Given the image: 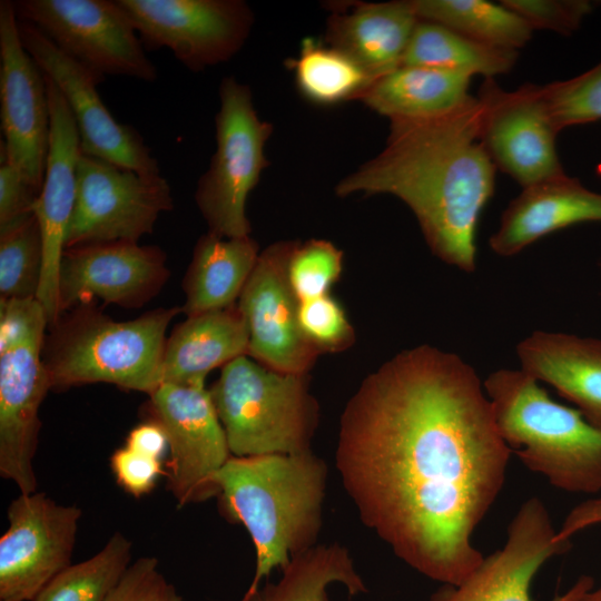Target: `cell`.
Segmentation results:
<instances>
[{
	"label": "cell",
	"instance_id": "cell-17",
	"mask_svg": "<svg viewBox=\"0 0 601 601\" xmlns=\"http://www.w3.org/2000/svg\"><path fill=\"white\" fill-rule=\"evenodd\" d=\"M169 274L158 246L112 242L67 248L58 277L59 316L95 298L141 307L161 290Z\"/></svg>",
	"mask_w": 601,
	"mask_h": 601
},
{
	"label": "cell",
	"instance_id": "cell-27",
	"mask_svg": "<svg viewBox=\"0 0 601 601\" xmlns=\"http://www.w3.org/2000/svg\"><path fill=\"white\" fill-rule=\"evenodd\" d=\"M518 51L490 46L436 22L417 21L402 66H416L485 79L509 72Z\"/></svg>",
	"mask_w": 601,
	"mask_h": 601
},
{
	"label": "cell",
	"instance_id": "cell-1",
	"mask_svg": "<svg viewBox=\"0 0 601 601\" xmlns=\"http://www.w3.org/2000/svg\"><path fill=\"white\" fill-rule=\"evenodd\" d=\"M511 453L475 370L423 344L364 378L341 416L335 463L364 525L412 569L456 585L484 559L472 536Z\"/></svg>",
	"mask_w": 601,
	"mask_h": 601
},
{
	"label": "cell",
	"instance_id": "cell-14",
	"mask_svg": "<svg viewBox=\"0 0 601 601\" xmlns=\"http://www.w3.org/2000/svg\"><path fill=\"white\" fill-rule=\"evenodd\" d=\"M1 161L41 191L50 142L46 75L24 49L10 0L0 1Z\"/></svg>",
	"mask_w": 601,
	"mask_h": 601
},
{
	"label": "cell",
	"instance_id": "cell-36",
	"mask_svg": "<svg viewBox=\"0 0 601 601\" xmlns=\"http://www.w3.org/2000/svg\"><path fill=\"white\" fill-rule=\"evenodd\" d=\"M512 11L523 18L530 27L571 35L583 19L592 12L594 2L589 0H503Z\"/></svg>",
	"mask_w": 601,
	"mask_h": 601
},
{
	"label": "cell",
	"instance_id": "cell-3",
	"mask_svg": "<svg viewBox=\"0 0 601 601\" xmlns=\"http://www.w3.org/2000/svg\"><path fill=\"white\" fill-rule=\"evenodd\" d=\"M328 470L312 451L300 454L231 455L216 473L219 504L228 520L249 533L256 565L242 600L263 579L284 570L317 543Z\"/></svg>",
	"mask_w": 601,
	"mask_h": 601
},
{
	"label": "cell",
	"instance_id": "cell-8",
	"mask_svg": "<svg viewBox=\"0 0 601 601\" xmlns=\"http://www.w3.org/2000/svg\"><path fill=\"white\" fill-rule=\"evenodd\" d=\"M17 18L32 23L61 52L101 81L124 76L155 81L157 67L117 0H17Z\"/></svg>",
	"mask_w": 601,
	"mask_h": 601
},
{
	"label": "cell",
	"instance_id": "cell-26",
	"mask_svg": "<svg viewBox=\"0 0 601 601\" xmlns=\"http://www.w3.org/2000/svg\"><path fill=\"white\" fill-rule=\"evenodd\" d=\"M471 78L439 69L401 66L376 79L357 100L390 120H427L463 106Z\"/></svg>",
	"mask_w": 601,
	"mask_h": 601
},
{
	"label": "cell",
	"instance_id": "cell-35",
	"mask_svg": "<svg viewBox=\"0 0 601 601\" xmlns=\"http://www.w3.org/2000/svg\"><path fill=\"white\" fill-rule=\"evenodd\" d=\"M297 316L303 335L319 354L338 353L354 343V328L329 294L299 302Z\"/></svg>",
	"mask_w": 601,
	"mask_h": 601
},
{
	"label": "cell",
	"instance_id": "cell-40",
	"mask_svg": "<svg viewBox=\"0 0 601 601\" xmlns=\"http://www.w3.org/2000/svg\"><path fill=\"white\" fill-rule=\"evenodd\" d=\"M40 190L8 162H0V225L33 213Z\"/></svg>",
	"mask_w": 601,
	"mask_h": 601
},
{
	"label": "cell",
	"instance_id": "cell-32",
	"mask_svg": "<svg viewBox=\"0 0 601 601\" xmlns=\"http://www.w3.org/2000/svg\"><path fill=\"white\" fill-rule=\"evenodd\" d=\"M43 243L35 213L0 225V299L37 298Z\"/></svg>",
	"mask_w": 601,
	"mask_h": 601
},
{
	"label": "cell",
	"instance_id": "cell-30",
	"mask_svg": "<svg viewBox=\"0 0 601 601\" xmlns=\"http://www.w3.org/2000/svg\"><path fill=\"white\" fill-rule=\"evenodd\" d=\"M286 65L302 96L317 105L357 100L375 81L348 55L311 37L302 41L298 56Z\"/></svg>",
	"mask_w": 601,
	"mask_h": 601
},
{
	"label": "cell",
	"instance_id": "cell-25",
	"mask_svg": "<svg viewBox=\"0 0 601 601\" xmlns=\"http://www.w3.org/2000/svg\"><path fill=\"white\" fill-rule=\"evenodd\" d=\"M250 236L224 238L213 233L200 236L183 280L186 316L233 306L259 256Z\"/></svg>",
	"mask_w": 601,
	"mask_h": 601
},
{
	"label": "cell",
	"instance_id": "cell-37",
	"mask_svg": "<svg viewBox=\"0 0 601 601\" xmlns=\"http://www.w3.org/2000/svg\"><path fill=\"white\" fill-rule=\"evenodd\" d=\"M106 601H185L154 556L132 562Z\"/></svg>",
	"mask_w": 601,
	"mask_h": 601
},
{
	"label": "cell",
	"instance_id": "cell-20",
	"mask_svg": "<svg viewBox=\"0 0 601 601\" xmlns=\"http://www.w3.org/2000/svg\"><path fill=\"white\" fill-rule=\"evenodd\" d=\"M45 332L0 352V474L20 493H33V457L41 427L40 405L51 390L42 362Z\"/></svg>",
	"mask_w": 601,
	"mask_h": 601
},
{
	"label": "cell",
	"instance_id": "cell-39",
	"mask_svg": "<svg viewBox=\"0 0 601 601\" xmlns=\"http://www.w3.org/2000/svg\"><path fill=\"white\" fill-rule=\"evenodd\" d=\"M110 466L118 484L136 497L150 492L162 473L161 460L132 451L127 446L114 452Z\"/></svg>",
	"mask_w": 601,
	"mask_h": 601
},
{
	"label": "cell",
	"instance_id": "cell-15",
	"mask_svg": "<svg viewBox=\"0 0 601 601\" xmlns=\"http://www.w3.org/2000/svg\"><path fill=\"white\" fill-rule=\"evenodd\" d=\"M21 42L62 93L78 128L81 154L142 175H160L141 135L119 122L97 90L102 81L61 52L38 28L18 19Z\"/></svg>",
	"mask_w": 601,
	"mask_h": 601
},
{
	"label": "cell",
	"instance_id": "cell-22",
	"mask_svg": "<svg viewBox=\"0 0 601 601\" xmlns=\"http://www.w3.org/2000/svg\"><path fill=\"white\" fill-rule=\"evenodd\" d=\"M521 370L551 385L601 431V339L535 331L516 345Z\"/></svg>",
	"mask_w": 601,
	"mask_h": 601
},
{
	"label": "cell",
	"instance_id": "cell-6",
	"mask_svg": "<svg viewBox=\"0 0 601 601\" xmlns=\"http://www.w3.org/2000/svg\"><path fill=\"white\" fill-rule=\"evenodd\" d=\"M209 392L231 455L312 451L319 407L308 374L282 373L243 355L221 367Z\"/></svg>",
	"mask_w": 601,
	"mask_h": 601
},
{
	"label": "cell",
	"instance_id": "cell-18",
	"mask_svg": "<svg viewBox=\"0 0 601 601\" xmlns=\"http://www.w3.org/2000/svg\"><path fill=\"white\" fill-rule=\"evenodd\" d=\"M569 549L570 540L559 536L543 501L532 496L512 518L503 546L484 556L461 583L443 584L431 601H534V577L549 559ZM551 601H561V595Z\"/></svg>",
	"mask_w": 601,
	"mask_h": 601
},
{
	"label": "cell",
	"instance_id": "cell-11",
	"mask_svg": "<svg viewBox=\"0 0 601 601\" xmlns=\"http://www.w3.org/2000/svg\"><path fill=\"white\" fill-rule=\"evenodd\" d=\"M477 99L480 141L496 169L522 188L564 174L555 145L561 130L542 85L510 91L484 79Z\"/></svg>",
	"mask_w": 601,
	"mask_h": 601
},
{
	"label": "cell",
	"instance_id": "cell-19",
	"mask_svg": "<svg viewBox=\"0 0 601 601\" xmlns=\"http://www.w3.org/2000/svg\"><path fill=\"white\" fill-rule=\"evenodd\" d=\"M50 109V142L45 179L33 207L43 243V265L37 299L48 326L59 318L58 277L77 195L80 137L73 116L57 86L46 76Z\"/></svg>",
	"mask_w": 601,
	"mask_h": 601
},
{
	"label": "cell",
	"instance_id": "cell-33",
	"mask_svg": "<svg viewBox=\"0 0 601 601\" xmlns=\"http://www.w3.org/2000/svg\"><path fill=\"white\" fill-rule=\"evenodd\" d=\"M343 270V252L326 239L298 242L287 265L290 287L298 302L327 295Z\"/></svg>",
	"mask_w": 601,
	"mask_h": 601
},
{
	"label": "cell",
	"instance_id": "cell-24",
	"mask_svg": "<svg viewBox=\"0 0 601 601\" xmlns=\"http://www.w3.org/2000/svg\"><path fill=\"white\" fill-rule=\"evenodd\" d=\"M249 334L237 304L187 316L167 337L162 383H205L207 374L247 355Z\"/></svg>",
	"mask_w": 601,
	"mask_h": 601
},
{
	"label": "cell",
	"instance_id": "cell-34",
	"mask_svg": "<svg viewBox=\"0 0 601 601\" xmlns=\"http://www.w3.org/2000/svg\"><path fill=\"white\" fill-rule=\"evenodd\" d=\"M542 88L560 130L601 120V61L579 76Z\"/></svg>",
	"mask_w": 601,
	"mask_h": 601
},
{
	"label": "cell",
	"instance_id": "cell-38",
	"mask_svg": "<svg viewBox=\"0 0 601 601\" xmlns=\"http://www.w3.org/2000/svg\"><path fill=\"white\" fill-rule=\"evenodd\" d=\"M46 327L47 315L36 297L0 299V352Z\"/></svg>",
	"mask_w": 601,
	"mask_h": 601
},
{
	"label": "cell",
	"instance_id": "cell-10",
	"mask_svg": "<svg viewBox=\"0 0 601 601\" xmlns=\"http://www.w3.org/2000/svg\"><path fill=\"white\" fill-rule=\"evenodd\" d=\"M146 50L167 48L199 72L234 57L246 42L254 13L242 0H117Z\"/></svg>",
	"mask_w": 601,
	"mask_h": 601
},
{
	"label": "cell",
	"instance_id": "cell-23",
	"mask_svg": "<svg viewBox=\"0 0 601 601\" xmlns=\"http://www.w3.org/2000/svg\"><path fill=\"white\" fill-rule=\"evenodd\" d=\"M417 21L413 0L354 2L334 8L325 42L348 55L376 80L402 66Z\"/></svg>",
	"mask_w": 601,
	"mask_h": 601
},
{
	"label": "cell",
	"instance_id": "cell-21",
	"mask_svg": "<svg viewBox=\"0 0 601 601\" xmlns=\"http://www.w3.org/2000/svg\"><path fill=\"white\" fill-rule=\"evenodd\" d=\"M585 221H601V194L564 173L524 187L504 209L489 245L496 255L511 257L551 233Z\"/></svg>",
	"mask_w": 601,
	"mask_h": 601
},
{
	"label": "cell",
	"instance_id": "cell-4",
	"mask_svg": "<svg viewBox=\"0 0 601 601\" xmlns=\"http://www.w3.org/2000/svg\"><path fill=\"white\" fill-rule=\"evenodd\" d=\"M483 386L502 440L529 470L562 491H601V431L578 408L553 401L521 368L494 371Z\"/></svg>",
	"mask_w": 601,
	"mask_h": 601
},
{
	"label": "cell",
	"instance_id": "cell-2",
	"mask_svg": "<svg viewBox=\"0 0 601 601\" xmlns=\"http://www.w3.org/2000/svg\"><path fill=\"white\" fill-rule=\"evenodd\" d=\"M481 106L471 97L443 117L391 120L384 149L342 179L336 195L387 194L405 203L445 264L476 266L475 231L495 185V166L480 141Z\"/></svg>",
	"mask_w": 601,
	"mask_h": 601
},
{
	"label": "cell",
	"instance_id": "cell-7",
	"mask_svg": "<svg viewBox=\"0 0 601 601\" xmlns=\"http://www.w3.org/2000/svg\"><path fill=\"white\" fill-rule=\"evenodd\" d=\"M219 101L216 150L197 183L195 200L209 233L245 237L252 230L246 203L269 165L265 145L273 125L258 117L250 88L234 77L221 80Z\"/></svg>",
	"mask_w": 601,
	"mask_h": 601
},
{
	"label": "cell",
	"instance_id": "cell-16",
	"mask_svg": "<svg viewBox=\"0 0 601 601\" xmlns=\"http://www.w3.org/2000/svg\"><path fill=\"white\" fill-rule=\"evenodd\" d=\"M297 243L280 240L259 254L237 306L249 334V357L282 373L308 374L319 353L302 333L299 302L287 276Z\"/></svg>",
	"mask_w": 601,
	"mask_h": 601
},
{
	"label": "cell",
	"instance_id": "cell-29",
	"mask_svg": "<svg viewBox=\"0 0 601 601\" xmlns=\"http://www.w3.org/2000/svg\"><path fill=\"white\" fill-rule=\"evenodd\" d=\"M416 16L445 26L476 41L516 50L531 39L533 29L502 2L485 0H413Z\"/></svg>",
	"mask_w": 601,
	"mask_h": 601
},
{
	"label": "cell",
	"instance_id": "cell-43",
	"mask_svg": "<svg viewBox=\"0 0 601 601\" xmlns=\"http://www.w3.org/2000/svg\"><path fill=\"white\" fill-rule=\"evenodd\" d=\"M561 601H601V583L593 590L591 578L582 577L568 592L561 594Z\"/></svg>",
	"mask_w": 601,
	"mask_h": 601
},
{
	"label": "cell",
	"instance_id": "cell-31",
	"mask_svg": "<svg viewBox=\"0 0 601 601\" xmlns=\"http://www.w3.org/2000/svg\"><path fill=\"white\" fill-rule=\"evenodd\" d=\"M132 543L114 533L91 558L70 564L33 601H106L131 564Z\"/></svg>",
	"mask_w": 601,
	"mask_h": 601
},
{
	"label": "cell",
	"instance_id": "cell-13",
	"mask_svg": "<svg viewBox=\"0 0 601 601\" xmlns=\"http://www.w3.org/2000/svg\"><path fill=\"white\" fill-rule=\"evenodd\" d=\"M81 510L45 493H20L0 539V601H33L71 564Z\"/></svg>",
	"mask_w": 601,
	"mask_h": 601
},
{
	"label": "cell",
	"instance_id": "cell-9",
	"mask_svg": "<svg viewBox=\"0 0 601 601\" xmlns=\"http://www.w3.org/2000/svg\"><path fill=\"white\" fill-rule=\"evenodd\" d=\"M174 199L161 175H142L81 154L77 195L66 249L90 244L138 240L154 230Z\"/></svg>",
	"mask_w": 601,
	"mask_h": 601
},
{
	"label": "cell",
	"instance_id": "cell-5",
	"mask_svg": "<svg viewBox=\"0 0 601 601\" xmlns=\"http://www.w3.org/2000/svg\"><path fill=\"white\" fill-rule=\"evenodd\" d=\"M181 307H161L118 322L83 304L49 326L42 362L51 390L92 383L152 393L162 383L166 331Z\"/></svg>",
	"mask_w": 601,
	"mask_h": 601
},
{
	"label": "cell",
	"instance_id": "cell-28",
	"mask_svg": "<svg viewBox=\"0 0 601 601\" xmlns=\"http://www.w3.org/2000/svg\"><path fill=\"white\" fill-rule=\"evenodd\" d=\"M334 583L344 585L349 595L367 591L346 548L316 544L294 556L277 582L240 601H331L327 591Z\"/></svg>",
	"mask_w": 601,
	"mask_h": 601
},
{
	"label": "cell",
	"instance_id": "cell-41",
	"mask_svg": "<svg viewBox=\"0 0 601 601\" xmlns=\"http://www.w3.org/2000/svg\"><path fill=\"white\" fill-rule=\"evenodd\" d=\"M125 446L157 460H161L169 450L164 428L154 420L134 427L127 436Z\"/></svg>",
	"mask_w": 601,
	"mask_h": 601
},
{
	"label": "cell",
	"instance_id": "cell-42",
	"mask_svg": "<svg viewBox=\"0 0 601 601\" xmlns=\"http://www.w3.org/2000/svg\"><path fill=\"white\" fill-rule=\"evenodd\" d=\"M601 523V497L589 499L575 505L565 516L558 534L562 540Z\"/></svg>",
	"mask_w": 601,
	"mask_h": 601
},
{
	"label": "cell",
	"instance_id": "cell-12",
	"mask_svg": "<svg viewBox=\"0 0 601 601\" xmlns=\"http://www.w3.org/2000/svg\"><path fill=\"white\" fill-rule=\"evenodd\" d=\"M150 412L165 431L168 489L179 506L217 497L216 473L231 456L205 383H161L149 394Z\"/></svg>",
	"mask_w": 601,
	"mask_h": 601
}]
</instances>
